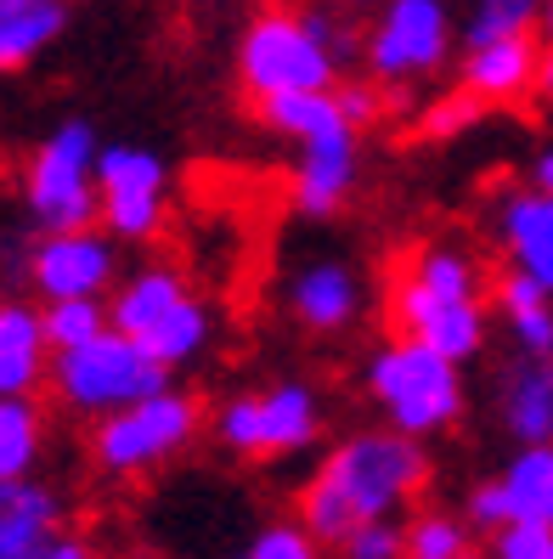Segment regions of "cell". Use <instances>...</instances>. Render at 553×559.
<instances>
[{"mask_svg": "<svg viewBox=\"0 0 553 559\" xmlns=\"http://www.w3.org/2000/svg\"><path fill=\"white\" fill-rule=\"evenodd\" d=\"M424 480H430V457L418 447V436H401V430L350 436L305 480L300 520L322 543H345L356 525L389 520Z\"/></svg>", "mask_w": 553, "mask_h": 559, "instance_id": "6da1fadb", "label": "cell"}, {"mask_svg": "<svg viewBox=\"0 0 553 559\" xmlns=\"http://www.w3.org/2000/svg\"><path fill=\"white\" fill-rule=\"evenodd\" d=\"M389 322L407 340H424L452 361H469L485 345V288L474 254L458 243H424L389 283Z\"/></svg>", "mask_w": 553, "mask_h": 559, "instance_id": "7a4b0ae2", "label": "cell"}, {"mask_svg": "<svg viewBox=\"0 0 553 559\" xmlns=\"http://www.w3.org/2000/svg\"><path fill=\"white\" fill-rule=\"evenodd\" d=\"M350 57L345 23L322 7H260L238 40V85L266 103L282 91H322L334 85L339 62Z\"/></svg>", "mask_w": 553, "mask_h": 559, "instance_id": "3957f363", "label": "cell"}, {"mask_svg": "<svg viewBox=\"0 0 553 559\" xmlns=\"http://www.w3.org/2000/svg\"><path fill=\"white\" fill-rule=\"evenodd\" d=\"M23 210L40 233L103 226V142L85 119H62L28 147Z\"/></svg>", "mask_w": 553, "mask_h": 559, "instance_id": "277c9868", "label": "cell"}, {"mask_svg": "<svg viewBox=\"0 0 553 559\" xmlns=\"http://www.w3.org/2000/svg\"><path fill=\"white\" fill-rule=\"evenodd\" d=\"M368 396L389 418V430L424 441V436L446 430V424H458L464 379H458V361H452L446 350L396 334L368 361Z\"/></svg>", "mask_w": 553, "mask_h": 559, "instance_id": "5b68a950", "label": "cell"}, {"mask_svg": "<svg viewBox=\"0 0 553 559\" xmlns=\"http://www.w3.org/2000/svg\"><path fill=\"white\" fill-rule=\"evenodd\" d=\"M108 311L119 334H130L165 368H181L209 345V306L170 266H142L119 277V288L108 294Z\"/></svg>", "mask_w": 553, "mask_h": 559, "instance_id": "8992f818", "label": "cell"}, {"mask_svg": "<svg viewBox=\"0 0 553 559\" xmlns=\"http://www.w3.org/2000/svg\"><path fill=\"white\" fill-rule=\"evenodd\" d=\"M165 384H170V368L153 361L130 334H119V328L96 334L91 345L57 350V361H51V390L62 396V407L91 413V418H108L130 402L153 396V390H165Z\"/></svg>", "mask_w": 553, "mask_h": 559, "instance_id": "52a82bcc", "label": "cell"}, {"mask_svg": "<svg viewBox=\"0 0 553 559\" xmlns=\"http://www.w3.org/2000/svg\"><path fill=\"white\" fill-rule=\"evenodd\" d=\"M192 430H199V402L165 384V390H153V396H142V402L96 418L91 457L108 475H142L153 464H165V457H176L192 441Z\"/></svg>", "mask_w": 553, "mask_h": 559, "instance_id": "ba28073f", "label": "cell"}, {"mask_svg": "<svg viewBox=\"0 0 553 559\" xmlns=\"http://www.w3.org/2000/svg\"><path fill=\"white\" fill-rule=\"evenodd\" d=\"M452 57V12L446 0H384L362 35V62L378 85L430 80Z\"/></svg>", "mask_w": 553, "mask_h": 559, "instance_id": "9c48e42d", "label": "cell"}, {"mask_svg": "<svg viewBox=\"0 0 553 559\" xmlns=\"http://www.w3.org/2000/svg\"><path fill=\"white\" fill-rule=\"evenodd\" d=\"M322 430V407L311 396V384L282 379L272 390H254V396H232L215 418V436L226 452L238 457H282L311 447Z\"/></svg>", "mask_w": 553, "mask_h": 559, "instance_id": "30bf717a", "label": "cell"}, {"mask_svg": "<svg viewBox=\"0 0 553 559\" xmlns=\"http://www.w3.org/2000/svg\"><path fill=\"white\" fill-rule=\"evenodd\" d=\"M119 238L108 226H74V233H35L23 249V277L40 300H103L119 288Z\"/></svg>", "mask_w": 553, "mask_h": 559, "instance_id": "8fae6325", "label": "cell"}, {"mask_svg": "<svg viewBox=\"0 0 553 559\" xmlns=\"http://www.w3.org/2000/svg\"><path fill=\"white\" fill-rule=\"evenodd\" d=\"M165 187L170 170L153 147L108 142L103 147V226L119 243H147L165 226Z\"/></svg>", "mask_w": 553, "mask_h": 559, "instance_id": "7c38bea8", "label": "cell"}, {"mask_svg": "<svg viewBox=\"0 0 553 559\" xmlns=\"http://www.w3.org/2000/svg\"><path fill=\"white\" fill-rule=\"evenodd\" d=\"M282 300H288V317H294L305 334H339V328H350L362 317V277H356L350 260L316 254V260H300L294 266Z\"/></svg>", "mask_w": 553, "mask_h": 559, "instance_id": "4fadbf2b", "label": "cell"}, {"mask_svg": "<svg viewBox=\"0 0 553 559\" xmlns=\"http://www.w3.org/2000/svg\"><path fill=\"white\" fill-rule=\"evenodd\" d=\"M492 238L514 272L537 277L553 294V192L548 187H519L492 210Z\"/></svg>", "mask_w": 553, "mask_h": 559, "instance_id": "5bb4252c", "label": "cell"}, {"mask_svg": "<svg viewBox=\"0 0 553 559\" xmlns=\"http://www.w3.org/2000/svg\"><path fill=\"white\" fill-rule=\"evenodd\" d=\"M350 187H356V130H334V136L300 142L294 181H288V199H294L300 215H311V221L339 215Z\"/></svg>", "mask_w": 553, "mask_h": 559, "instance_id": "9a60e30c", "label": "cell"}, {"mask_svg": "<svg viewBox=\"0 0 553 559\" xmlns=\"http://www.w3.org/2000/svg\"><path fill=\"white\" fill-rule=\"evenodd\" d=\"M542 51H548L542 35H508V40L469 46L464 51V69H458L464 74V91H474L485 108H492V103H519L526 91H537Z\"/></svg>", "mask_w": 553, "mask_h": 559, "instance_id": "2e32d148", "label": "cell"}, {"mask_svg": "<svg viewBox=\"0 0 553 559\" xmlns=\"http://www.w3.org/2000/svg\"><path fill=\"white\" fill-rule=\"evenodd\" d=\"M57 345L46 334V306L7 300L0 306V396H35L51 379Z\"/></svg>", "mask_w": 553, "mask_h": 559, "instance_id": "e0dca14e", "label": "cell"}, {"mask_svg": "<svg viewBox=\"0 0 553 559\" xmlns=\"http://www.w3.org/2000/svg\"><path fill=\"white\" fill-rule=\"evenodd\" d=\"M57 498L35 480H0V559H51Z\"/></svg>", "mask_w": 553, "mask_h": 559, "instance_id": "ac0fdd59", "label": "cell"}, {"mask_svg": "<svg viewBox=\"0 0 553 559\" xmlns=\"http://www.w3.org/2000/svg\"><path fill=\"white\" fill-rule=\"evenodd\" d=\"M503 424L519 447L553 441V356H526L503 373Z\"/></svg>", "mask_w": 553, "mask_h": 559, "instance_id": "d6986e66", "label": "cell"}, {"mask_svg": "<svg viewBox=\"0 0 553 559\" xmlns=\"http://www.w3.org/2000/svg\"><path fill=\"white\" fill-rule=\"evenodd\" d=\"M260 124L282 142H316V136H334V130H356L350 114H345V96L339 85H322V91H282V96H266L254 103Z\"/></svg>", "mask_w": 553, "mask_h": 559, "instance_id": "ffe728a7", "label": "cell"}, {"mask_svg": "<svg viewBox=\"0 0 553 559\" xmlns=\"http://www.w3.org/2000/svg\"><path fill=\"white\" fill-rule=\"evenodd\" d=\"M62 28H69V0H0V69L17 74L40 62Z\"/></svg>", "mask_w": 553, "mask_h": 559, "instance_id": "44dd1931", "label": "cell"}, {"mask_svg": "<svg viewBox=\"0 0 553 559\" xmlns=\"http://www.w3.org/2000/svg\"><path fill=\"white\" fill-rule=\"evenodd\" d=\"M492 300H497V317L508 322V334L514 345L526 350V356H553V294L526 277V272H503L497 288H492Z\"/></svg>", "mask_w": 553, "mask_h": 559, "instance_id": "7402d4cb", "label": "cell"}, {"mask_svg": "<svg viewBox=\"0 0 553 559\" xmlns=\"http://www.w3.org/2000/svg\"><path fill=\"white\" fill-rule=\"evenodd\" d=\"M503 486H508L514 520L553 525V441L519 447V452H514V464L503 469Z\"/></svg>", "mask_w": 553, "mask_h": 559, "instance_id": "603a6c76", "label": "cell"}, {"mask_svg": "<svg viewBox=\"0 0 553 559\" xmlns=\"http://www.w3.org/2000/svg\"><path fill=\"white\" fill-rule=\"evenodd\" d=\"M40 457V407L28 396H0V480H28Z\"/></svg>", "mask_w": 553, "mask_h": 559, "instance_id": "cb8c5ba5", "label": "cell"}, {"mask_svg": "<svg viewBox=\"0 0 553 559\" xmlns=\"http://www.w3.org/2000/svg\"><path fill=\"white\" fill-rule=\"evenodd\" d=\"M548 0H474L469 23H464V46L485 40H508V35H537Z\"/></svg>", "mask_w": 553, "mask_h": 559, "instance_id": "d4e9b609", "label": "cell"}, {"mask_svg": "<svg viewBox=\"0 0 553 559\" xmlns=\"http://www.w3.org/2000/svg\"><path fill=\"white\" fill-rule=\"evenodd\" d=\"M46 306V334L57 350H74V345H91L96 334L113 328V311L108 300H40Z\"/></svg>", "mask_w": 553, "mask_h": 559, "instance_id": "484cf974", "label": "cell"}, {"mask_svg": "<svg viewBox=\"0 0 553 559\" xmlns=\"http://www.w3.org/2000/svg\"><path fill=\"white\" fill-rule=\"evenodd\" d=\"M469 532L452 514H418L407 525V559H464Z\"/></svg>", "mask_w": 553, "mask_h": 559, "instance_id": "4316f807", "label": "cell"}, {"mask_svg": "<svg viewBox=\"0 0 553 559\" xmlns=\"http://www.w3.org/2000/svg\"><path fill=\"white\" fill-rule=\"evenodd\" d=\"M480 114H485V103H480L474 91H452V96H441V103L424 114V124H418V130H424L430 142H452V136H464Z\"/></svg>", "mask_w": 553, "mask_h": 559, "instance_id": "83f0119b", "label": "cell"}, {"mask_svg": "<svg viewBox=\"0 0 553 559\" xmlns=\"http://www.w3.org/2000/svg\"><path fill=\"white\" fill-rule=\"evenodd\" d=\"M316 532L300 520V525H266L254 543H249V554L243 559H316Z\"/></svg>", "mask_w": 553, "mask_h": 559, "instance_id": "f1b7e54d", "label": "cell"}, {"mask_svg": "<svg viewBox=\"0 0 553 559\" xmlns=\"http://www.w3.org/2000/svg\"><path fill=\"white\" fill-rule=\"evenodd\" d=\"M339 548H345V559H407V532H396L389 520H368Z\"/></svg>", "mask_w": 553, "mask_h": 559, "instance_id": "f546056e", "label": "cell"}, {"mask_svg": "<svg viewBox=\"0 0 553 559\" xmlns=\"http://www.w3.org/2000/svg\"><path fill=\"white\" fill-rule=\"evenodd\" d=\"M497 559H553V525L508 520L497 532Z\"/></svg>", "mask_w": 553, "mask_h": 559, "instance_id": "4dcf8cb0", "label": "cell"}, {"mask_svg": "<svg viewBox=\"0 0 553 559\" xmlns=\"http://www.w3.org/2000/svg\"><path fill=\"white\" fill-rule=\"evenodd\" d=\"M469 520L485 525V532H503V525L514 520V503H508V486L492 480V486H474L469 491Z\"/></svg>", "mask_w": 553, "mask_h": 559, "instance_id": "1f68e13d", "label": "cell"}, {"mask_svg": "<svg viewBox=\"0 0 553 559\" xmlns=\"http://www.w3.org/2000/svg\"><path fill=\"white\" fill-rule=\"evenodd\" d=\"M339 96H345V114H350V124L362 130L373 114H378V96H373V85H339Z\"/></svg>", "mask_w": 553, "mask_h": 559, "instance_id": "d6a6232c", "label": "cell"}, {"mask_svg": "<svg viewBox=\"0 0 553 559\" xmlns=\"http://www.w3.org/2000/svg\"><path fill=\"white\" fill-rule=\"evenodd\" d=\"M531 181L553 192V147H542V153H537V164H531Z\"/></svg>", "mask_w": 553, "mask_h": 559, "instance_id": "836d02e7", "label": "cell"}, {"mask_svg": "<svg viewBox=\"0 0 553 559\" xmlns=\"http://www.w3.org/2000/svg\"><path fill=\"white\" fill-rule=\"evenodd\" d=\"M537 96H542V103L553 108V46L542 51V74H537Z\"/></svg>", "mask_w": 553, "mask_h": 559, "instance_id": "e575fe53", "label": "cell"}, {"mask_svg": "<svg viewBox=\"0 0 553 559\" xmlns=\"http://www.w3.org/2000/svg\"><path fill=\"white\" fill-rule=\"evenodd\" d=\"M51 559H96L85 543H74V537H57V548H51Z\"/></svg>", "mask_w": 553, "mask_h": 559, "instance_id": "d590c367", "label": "cell"}, {"mask_svg": "<svg viewBox=\"0 0 553 559\" xmlns=\"http://www.w3.org/2000/svg\"><path fill=\"white\" fill-rule=\"evenodd\" d=\"M537 35L553 46V0H548V7H542V28H537Z\"/></svg>", "mask_w": 553, "mask_h": 559, "instance_id": "8d00e7d4", "label": "cell"}, {"mask_svg": "<svg viewBox=\"0 0 553 559\" xmlns=\"http://www.w3.org/2000/svg\"><path fill=\"white\" fill-rule=\"evenodd\" d=\"M464 559H474V554H464Z\"/></svg>", "mask_w": 553, "mask_h": 559, "instance_id": "74e56055", "label": "cell"}, {"mask_svg": "<svg viewBox=\"0 0 553 559\" xmlns=\"http://www.w3.org/2000/svg\"><path fill=\"white\" fill-rule=\"evenodd\" d=\"M350 7H356V0H350Z\"/></svg>", "mask_w": 553, "mask_h": 559, "instance_id": "f35d334b", "label": "cell"}]
</instances>
